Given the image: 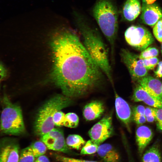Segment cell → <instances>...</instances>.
I'll use <instances>...</instances> for the list:
<instances>
[{
    "instance_id": "obj_19",
    "label": "cell",
    "mask_w": 162,
    "mask_h": 162,
    "mask_svg": "<svg viewBox=\"0 0 162 162\" xmlns=\"http://www.w3.org/2000/svg\"><path fill=\"white\" fill-rule=\"evenodd\" d=\"M140 100L154 108L162 109V99L151 95L144 89L141 94Z\"/></svg>"
},
{
    "instance_id": "obj_28",
    "label": "cell",
    "mask_w": 162,
    "mask_h": 162,
    "mask_svg": "<svg viewBox=\"0 0 162 162\" xmlns=\"http://www.w3.org/2000/svg\"><path fill=\"white\" fill-rule=\"evenodd\" d=\"M65 115L60 110L56 112L53 118V122L55 125L60 127L64 125Z\"/></svg>"
},
{
    "instance_id": "obj_31",
    "label": "cell",
    "mask_w": 162,
    "mask_h": 162,
    "mask_svg": "<svg viewBox=\"0 0 162 162\" xmlns=\"http://www.w3.org/2000/svg\"><path fill=\"white\" fill-rule=\"evenodd\" d=\"M145 107L142 105H139L134 106L133 109V116H145Z\"/></svg>"
},
{
    "instance_id": "obj_37",
    "label": "cell",
    "mask_w": 162,
    "mask_h": 162,
    "mask_svg": "<svg viewBox=\"0 0 162 162\" xmlns=\"http://www.w3.org/2000/svg\"><path fill=\"white\" fill-rule=\"evenodd\" d=\"M146 121L149 122H153L156 120L154 116H153L146 117Z\"/></svg>"
},
{
    "instance_id": "obj_17",
    "label": "cell",
    "mask_w": 162,
    "mask_h": 162,
    "mask_svg": "<svg viewBox=\"0 0 162 162\" xmlns=\"http://www.w3.org/2000/svg\"><path fill=\"white\" fill-rule=\"evenodd\" d=\"M141 8L139 0H126L122 9L124 19L129 21L134 20L140 14Z\"/></svg>"
},
{
    "instance_id": "obj_25",
    "label": "cell",
    "mask_w": 162,
    "mask_h": 162,
    "mask_svg": "<svg viewBox=\"0 0 162 162\" xmlns=\"http://www.w3.org/2000/svg\"><path fill=\"white\" fill-rule=\"evenodd\" d=\"M158 54L159 51L158 49L154 47H150L142 50L139 57L140 58L143 59L156 57Z\"/></svg>"
},
{
    "instance_id": "obj_6",
    "label": "cell",
    "mask_w": 162,
    "mask_h": 162,
    "mask_svg": "<svg viewBox=\"0 0 162 162\" xmlns=\"http://www.w3.org/2000/svg\"><path fill=\"white\" fill-rule=\"evenodd\" d=\"M127 42L136 49L142 51L154 41L151 32L145 27L132 25L128 27L124 33Z\"/></svg>"
},
{
    "instance_id": "obj_34",
    "label": "cell",
    "mask_w": 162,
    "mask_h": 162,
    "mask_svg": "<svg viewBox=\"0 0 162 162\" xmlns=\"http://www.w3.org/2000/svg\"><path fill=\"white\" fill-rule=\"evenodd\" d=\"M155 76L157 78L162 77V61L160 62L158 64L157 69L154 71Z\"/></svg>"
},
{
    "instance_id": "obj_2",
    "label": "cell",
    "mask_w": 162,
    "mask_h": 162,
    "mask_svg": "<svg viewBox=\"0 0 162 162\" xmlns=\"http://www.w3.org/2000/svg\"><path fill=\"white\" fill-rule=\"evenodd\" d=\"M76 24L82 37L83 44L93 60L112 84L113 79L107 48L98 31L80 14L75 12Z\"/></svg>"
},
{
    "instance_id": "obj_3",
    "label": "cell",
    "mask_w": 162,
    "mask_h": 162,
    "mask_svg": "<svg viewBox=\"0 0 162 162\" xmlns=\"http://www.w3.org/2000/svg\"><path fill=\"white\" fill-rule=\"evenodd\" d=\"M93 16L110 46L113 60L118 29V13L111 0H97L92 10Z\"/></svg>"
},
{
    "instance_id": "obj_27",
    "label": "cell",
    "mask_w": 162,
    "mask_h": 162,
    "mask_svg": "<svg viewBox=\"0 0 162 162\" xmlns=\"http://www.w3.org/2000/svg\"><path fill=\"white\" fill-rule=\"evenodd\" d=\"M153 34L157 40L162 43V20L154 26L153 30Z\"/></svg>"
},
{
    "instance_id": "obj_7",
    "label": "cell",
    "mask_w": 162,
    "mask_h": 162,
    "mask_svg": "<svg viewBox=\"0 0 162 162\" xmlns=\"http://www.w3.org/2000/svg\"><path fill=\"white\" fill-rule=\"evenodd\" d=\"M120 56L134 80L137 81L147 75L148 71L144 65L143 59L139 56L125 49L121 50Z\"/></svg>"
},
{
    "instance_id": "obj_12",
    "label": "cell",
    "mask_w": 162,
    "mask_h": 162,
    "mask_svg": "<svg viewBox=\"0 0 162 162\" xmlns=\"http://www.w3.org/2000/svg\"><path fill=\"white\" fill-rule=\"evenodd\" d=\"M136 81L149 94L162 99V83L159 80L147 75Z\"/></svg>"
},
{
    "instance_id": "obj_29",
    "label": "cell",
    "mask_w": 162,
    "mask_h": 162,
    "mask_svg": "<svg viewBox=\"0 0 162 162\" xmlns=\"http://www.w3.org/2000/svg\"><path fill=\"white\" fill-rule=\"evenodd\" d=\"M158 129L162 133V109L153 108Z\"/></svg>"
},
{
    "instance_id": "obj_26",
    "label": "cell",
    "mask_w": 162,
    "mask_h": 162,
    "mask_svg": "<svg viewBox=\"0 0 162 162\" xmlns=\"http://www.w3.org/2000/svg\"><path fill=\"white\" fill-rule=\"evenodd\" d=\"M144 65L147 70L153 69L159 62L157 57L143 59Z\"/></svg>"
},
{
    "instance_id": "obj_24",
    "label": "cell",
    "mask_w": 162,
    "mask_h": 162,
    "mask_svg": "<svg viewBox=\"0 0 162 162\" xmlns=\"http://www.w3.org/2000/svg\"><path fill=\"white\" fill-rule=\"evenodd\" d=\"M99 145L94 143L91 140L86 142L80 152L82 155H89L94 154L97 152Z\"/></svg>"
},
{
    "instance_id": "obj_21",
    "label": "cell",
    "mask_w": 162,
    "mask_h": 162,
    "mask_svg": "<svg viewBox=\"0 0 162 162\" xmlns=\"http://www.w3.org/2000/svg\"><path fill=\"white\" fill-rule=\"evenodd\" d=\"M35 158L44 155L46 152L47 147L41 141H36L30 146Z\"/></svg>"
},
{
    "instance_id": "obj_9",
    "label": "cell",
    "mask_w": 162,
    "mask_h": 162,
    "mask_svg": "<svg viewBox=\"0 0 162 162\" xmlns=\"http://www.w3.org/2000/svg\"><path fill=\"white\" fill-rule=\"evenodd\" d=\"M41 140L49 149L65 153L70 152L66 144L63 131L60 128H54L41 136Z\"/></svg>"
},
{
    "instance_id": "obj_1",
    "label": "cell",
    "mask_w": 162,
    "mask_h": 162,
    "mask_svg": "<svg viewBox=\"0 0 162 162\" xmlns=\"http://www.w3.org/2000/svg\"><path fill=\"white\" fill-rule=\"evenodd\" d=\"M54 64L51 79L64 95L83 96L102 82L103 73L74 33L58 31L51 42Z\"/></svg>"
},
{
    "instance_id": "obj_22",
    "label": "cell",
    "mask_w": 162,
    "mask_h": 162,
    "mask_svg": "<svg viewBox=\"0 0 162 162\" xmlns=\"http://www.w3.org/2000/svg\"><path fill=\"white\" fill-rule=\"evenodd\" d=\"M79 123L77 115L74 112H69L65 115L64 125L71 128L76 127Z\"/></svg>"
},
{
    "instance_id": "obj_15",
    "label": "cell",
    "mask_w": 162,
    "mask_h": 162,
    "mask_svg": "<svg viewBox=\"0 0 162 162\" xmlns=\"http://www.w3.org/2000/svg\"><path fill=\"white\" fill-rule=\"evenodd\" d=\"M153 136L152 132L148 127L142 125L137 128L136 131V141L140 154L151 141Z\"/></svg>"
},
{
    "instance_id": "obj_23",
    "label": "cell",
    "mask_w": 162,
    "mask_h": 162,
    "mask_svg": "<svg viewBox=\"0 0 162 162\" xmlns=\"http://www.w3.org/2000/svg\"><path fill=\"white\" fill-rule=\"evenodd\" d=\"M35 160V157L30 146L21 150L19 162H34Z\"/></svg>"
},
{
    "instance_id": "obj_14",
    "label": "cell",
    "mask_w": 162,
    "mask_h": 162,
    "mask_svg": "<svg viewBox=\"0 0 162 162\" xmlns=\"http://www.w3.org/2000/svg\"><path fill=\"white\" fill-rule=\"evenodd\" d=\"M104 111L103 104L100 101L94 100L86 104L83 110V115L87 121H91L100 117Z\"/></svg>"
},
{
    "instance_id": "obj_11",
    "label": "cell",
    "mask_w": 162,
    "mask_h": 162,
    "mask_svg": "<svg viewBox=\"0 0 162 162\" xmlns=\"http://www.w3.org/2000/svg\"><path fill=\"white\" fill-rule=\"evenodd\" d=\"M19 148L18 145L8 140L0 145V162H19Z\"/></svg>"
},
{
    "instance_id": "obj_32",
    "label": "cell",
    "mask_w": 162,
    "mask_h": 162,
    "mask_svg": "<svg viewBox=\"0 0 162 162\" xmlns=\"http://www.w3.org/2000/svg\"><path fill=\"white\" fill-rule=\"evenodd\" d=\"M134 120L137 124H141L145 122L146 119L145 116H133Z\"/></svg>"
},
{
    "instance_id": "obj_33",
    "label": "cell",
    "mask_w": 162,
    "mask_h": 162,
    "mask_svg": "<svg viewBox=\"0 0 162 162\" xmlns=\"http://www.w3.org/2000/svg\"><path fill=\"white\" fill-rule=\"evenodd\" d=\"M7 75V71L5 68L0 62V82L6 78Z\"/></svg>"
},
{
    "instance_id": "obj_8",
    "label": "cell",
    "mask_w": 162,
    "mask_h": 162,
    "mask_svg": "<svg viewBox=\"0 0 162 162\" xmlns=\"http://www.w3.org/2000/svg\"><path fill=\"white\" fill-rule=\"evenodd\" d=\"M113 132L111 115L106 116L94 125L88 132L91 140L99 145L111 136Z\"/></svg>"
},
{
    "instance_id": "obj_38",
    "label": "cell",
    "mask_w": 162,
    "mask_h": 162,
    "mask_svg": "<svg viewBox=\"0 0 162 162\" xmlns=\"http://www.w3.org/2000/svg\"><path fill=\"white\" fill-rule=\"evenodd\" d=\"M161 52L162 54V43L161 44Z\"/></svg>"
},
{
    "instance_id": "obj_18",
    "label": "cell",
    "mask_w": 162,
    "mask_h": 162,
    "mask_svg": "<svg viewBox=\"0 0 162 162\" xmlns=\"http://www.w3.org/2000/svg\"><path fill=\"white\" fill-rule=\"evenodd\" d=\"M143 162H161L160 152L158 146L153 145L147 150L142 157Z\"/></svg>"
},
{
    "instance_id": "obj_13",
    "label": "cell",
    "mask_w": 162,
    "mask_h": 162,
    "mask_svg": "<svg viewBox=\"0 0 162 162\" xmlns=\"http://www.w3.org/2000/svg\"><path fill=\"white\" fill-rule=\"evenodd\" d=\"M115 97V106L117 115L129 130L132 117L130 107L128 103L116 92Z\"/></svg>"
},
{
    "instance_id": "obj_35",
    "label": "cell",
    "mask_w": 162,
    "mask_h": 162,
    "mask_svg": "<svg viewBox=\"0 0 162 162\" xmlns=\"http://www.w3.org/2000/svg\"><path fill=\"white\" fill-rule=\"evenodd\" d=\"M144 115L145 117L152 116H154L153 108L150 107H147L145 108Z\"/></svg>"
},
{
    "instance_id": "obj_30",
    "label": "cell",
    "mask_w": 162,
    "mask_h": 162,
    "mask_svg": "<svg viewBox=\"0 0 162 162\" xmlns=\"http://www.w3.org/2000/svg\"><path fill=\"white\" fill-rule=\"evenodd\" d=\"M56 158L61 162H98L96 161L89 160L67 157L63 156L56 154Z\"/></svg>"
},
{
    "instance_id": "obj_36",
    "label": "cell",
    "mask_w": 162,
    "mask_h": 162,
    "mask_svg": "<svg viewBox=\"0 0 162 162\" xmlns=\"http://www.w3.org/2000/svg\"><path fill=\"white\" fill-rule=\"evenodd\" d=\"M36 158L34 162H50L48 158L46 156L44 155Z\"/></svg>"
},
{
    "instance_id": "obj_20",
    "label": "cell",
    "mask_w": 162,
    "mask_h": 162,
    "mask_svg": "<svg viewBox=\"0 0 162 162\" xmlns=\"http://www.w3.org/2000/svg\"><path fill=\"white\" fill-rule=\"evenodd\" d=\"M66 142L68 146L77 150L80 149L86 143L83 139L81 136L77 134L69 135Z\"/></svg>"
},
{
    "instance_id": "obj_4",
    "label": "cell",
    "mask_w": 162,
    "mask_h": 162,
    "mask_svg": "<svg viewBox=\"0 0 162 162\" xmlns=\"http://www.w3.org/2000/svg\"><path fill=\"white\" fill-rule=\"evenodd\" d=\"M71 103V98L63 94L56 95L47 101L40 108L36 116L34 126L36 134L41 136L53 129L55 113L68 106Z\"/></svg>"
},
{
    "instance_id": "obj_10",
    "label": "cell",
    "mask_w": 162,
    "mask_h": 162,
    "mask_svg": "<svg viewBox=\"0 0 162 162\" xmlns=\"http://www.w3.org/2000/svg\"><path fill=\"white\" fill-rule=\"evenodd\" d=\"M140 18L142 22L151 26H154L162 19L160 8L154 3L148 4L143 1Z\"/></svg>"
},
{
    "instance_id": "obj_5",
    "label": "cell",
    "mask_w": 162,
    "mask_h": 162,
    "mask_svg": "<svg viewBox=\"0 0 162 162\" xmlns=\"http://www.w3.org/2000/svg\"><path fill=\"white\" fill-rule=\"evenodd\" d=\"M2 101L3 107L0 119L1 132L9 135L23 134L25 128L20 107L12 103L6 95Z\"/></svg>"
},
{
    "instance_id": "obj_16",
    "label": "cell",
    "mask_w": 162,
    "mask_h": 162,
    "mask_svg": "<svg viewBox=\"0 0 162 162\" xmlns=\"http://www.w3.org/2000/svg\"><path fill=\"white\" fill-rule=\"evenodd\" d=\"M97 152L104 162H119L120 161L119 154L110 144L99 145Z\"/></svg>"
}]
</instances>
